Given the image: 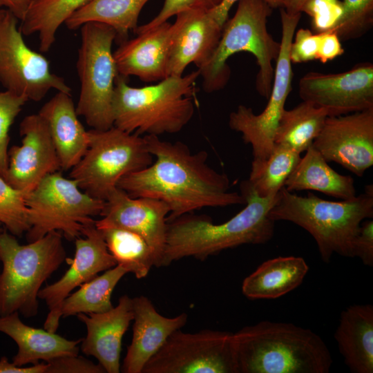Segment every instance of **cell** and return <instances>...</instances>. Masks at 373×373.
Segmentation results:
<instances>
[{"label":"cell","mask_w":373,"mask_h":373,"mask_svg":"<svg viewBox=\"0 0 373 373\" xmlns=\"http://www.w3.org/2000/svg\"><path fill=\"white\" fill-rule=\"evenodd\" d=\"M144 138L155 162L123 177L117 187L133 198L164 202L170 211L167 222L204 207L245 204L241 193L229 191L227 175L207 164L206 151L192 153L181 142L164 141L155 135Z\"/></svg>","instance_id":"6da1fadb"},{"label":"cell","mask_w":373,"mask_h":373,"mask_svg":"<svg viewBox=\"0 0 373 373\" xmlns=\"http://www.w3.org/2000/svg\"><path fill=\"white\" fill-rule=\"evenodd\" d=\"M240 191L246 200L245 207L223 223L213 224L209 217L191 213L168 221L161 267L185 257L203 260L242 245L269 242L274 236L275 222L268 213L278 193L260 197L248 180L241 182Z\"/></svg>","instance_id":"7a4b0ae2"},{"label":"cell","mask_w":373,"mask_h":373,"mask_svg":"<svg viewBox=\"0 0 373 373\" xmlns=\"http://www.w3.org/2000/svg\"><path fill=\"white\" fill-rule=\"evenodd\" d=\"M238 373H327L333 363L322 338L290 323L262 321L233 333Z\"/></svg>","instance_id":"3957f363"},{"label":"cell","mask_w":373,"mask_h":373,"mask_svg":"<svg viewBox=\"0 0 373 373\" xmlns=\"http://www.w3.org/2000/svg\"><path fill=\"white\" fill-rule=\"evenodd\" d=\"M200 70L169 76L157 84L130 86L117 75L112 102L113 126L138 135L180 132L191 121L198 104L195 85Z\"/></svg>","instance_id":"277c9868"},{"label":"cell","mask_w":373,"mask_h":373,"mask_svg":"<svg viewBox=\"0 0 373 373\" xmlns=\"http://www.w3.org/2000/svg\"><path fill=\"white\" fill-rule=\"evenodd\" d=\"M268 216L274 222L289 221L305 229L326 263L334 254L353 258V243L360 225L373 217V186L367 185L359 195L337 202L312 193L298 195L283 186Z\"/></svg>","instance_id":"5b68a950"},{"label":"cell","mask_w":373,"mask_h":373,"mask_svg":"<svg viewBox=\"0 0 373 373\" xmlns=\"http://www.w3.org/2000/svg\"><path fill=\"white\" fill-rule=\"evenodd\" d=\"M272 8L263 0H239L233 17L223 26L219 43L209 61L200 70L202 87L207 93L220 90L227 85L231 75L228 59L240 52L252 54L258 72L256 87L268 99L273 84L274 67L280 44L267 30V19Z\"/></svg>","instance_id":"8992f818"},{"label":"cell","mask_w":373,"mask_h":373,"mask_svg":"<svg viewBox=\"0 0 373 373\" xmlns=\"http://www.w3.org/2000/svg\"><path fill=\"white\" fill-rule=\"evenodd\" d=\"M63 235L54 231L26 245L3 230L0 232V316L18 312L37 315L38 294L43 283L66 260Z\"/></svg>","instance_id":"52a82bcc"},{"label":"cell","mask_w":373,"mask_h":373,"mask_svg":"<svg viewBox=\"0 0 373 373\" xmlns=\"http://www.w3.org/2000/svg\"><path fill=\"white\" fill-rule=\"evenodd\" d=\"M88 133V149L69 175L95 198L105 201L123 177L153 162L144 137L114 126L103 131L91 128Z\"/></svg>","instance_id":"ba28073f"},{"label":"cell","mask_w":373,"mask_h":373,"mask_svg":"<svg viewBox=\"0 0 373 373\" xmlns=\"http://www.w3.org/2000/svg\"><path fill=\"white\" fill-rule=\"evenodd\" d=\"M30 229L26 233L28 242L57 231L68 240L82 236L88 226L101 216L105 201L83 191L77 182L64 178L60 171L46 176L26 195Z\"/></svg>","instance_id":"9c48e42d"},{"label":"cell","mask_w":373,"mask_h":373,"mask_svg":"<svg viewBox=\"0 0 373 373\" xmlns=\"http://www.w3.org/2000/svg\"><path fill=\"white\" fill-rule=\"evenodd\" d=\"M79 29L77 70L80 91L76 111L93 129L107 130L113 126L112 102L117 71L112 46L116 32L99 22H87Z\"/></svg>","instance_id":"30bf717a"},{"label":"cell","mask_w":373,"mask_h":373,"mask_svg":"<svg viewBox=\"0 0 373 373\" xmlns=\"http://www.w3.org/2000/svg\"><path fill=\"white\" fill-rule=\"evenodd\" d=\"M280 48L267 104L260 114H255L251 108L240 105L229 117L230 128L240 133L244 142L251 146L253 160H265L270 155L275 144L276 130L291 90L294 73L289 48L301 13L290 15L283 8L280 9Z\"/></svg>","instance_id":"8fae6325"},{"label":"cell","mask_w":373,"mask_h":373,"mask_svg":"<svg viewBox=\"0 0 373 373\" xmlns=\"http://www.w3.org/2000/svg\"><path fill=\"white\" fill-rule=\"evenodd\" d=\"M19 21L8 10L0 16V84L28 101L39 102L52 89L71 94L64 79L51 71L48 59L27 46Z\"/></svg>","instance_id":"7c38bea8"},{"label":"cell","mask_w":373,"mask_h":373,"mask_svg":"<svg viewBox=\"0 0 373 373\" xmlns=\"http://www.w3.org/2000/svg\"><path fill=\"white\" fill-rule=\"evenodd\" d=\"M142 373H238L233 333L175 331Z\"/></svg>","instance_id":"4fadbf2b"},{"label":"cell","mask_w":373,"mask_h":373,"mask_svg":"<svg viewBox=\"0 0 373 373\" xmlns=\"http://www.w3.org/2000/svg\"><path fill=\"white\" fill-rule=\"evenodd\" d=\"M303 101L339 116L373 108V64H358L339 73L309 72L298 82Z\"/></svg>","instance_id":"5bb4252c"},{"label":"cell","mask_w":373,"mask_h":373,"mask_svg":"<svg viewBox=\"0 0 373 373\" xmlns=\"http://www.w3.org/2000/svg\"><path fill=\"white\" fill-rule=\"evenodd\" d=\"M312 146L327 162L363 176L373 165V108L328 116Z\"/></svg>","instance_id":"9a60e30c"},{"label":"cell","mask_w":373,"mask_h":373,"mask_svg":"<svg viewBox=\"0 0 373 373\" xmlns=\"http://www.w3.org/2000/svg\"><path fill=\"white\" fill-rule=\"evenodd\" d=\"M75 245L74 257L66 258L70 267L59 280L41 289L38 294L49 309L44 328L51 332H57L61 317L62 303L73 290L99 272L117 265L95 222L84 229L82 236L75 240Z\"/></svg>","instance_id":"2e32d148"},{"label":"cell","mask_w":373,"mask_h":373,"mask_svg":"<svg viewBox=\"0 0 373 373\" xmlns=\"http://www.w3.org/2000/svg\"><path fill=\"white\" fill-rule=\"evenodd\" d=\"M21 145L8 149L3 179L27 194L48 175L61 170L48 127L39 114L26 116L20 123Z\"/></svg>","instance_id":"e0dca14e"},{"label":"cell","mask_w":373,"mask_h":373,"mask_svg":"<svg viewBox=\"0 0 373 373\" xmlns=\"http://www.w3.org/2000/svg\"><path fill=\"white\" fill-rule=\"evenodd\" d=\"M169 212L167 204L161 200L133 198L117 187L105 200L101 220L142 236L151 247L155 266L158 267L165 247Z\"/></svg>","instance_id":"ac0fdd59"},{"label":"cell","mask_w":373,"mask_h":373,"mask_svg":"<svg viewBox=\"0 0 373 373\" xmlns=\"http://www.w3.org/2000/svg\"><path fill=\"white\" fill-rule=\"evenodd\" d=\"M175 16L171 24L169 76L183 75L190 64L202 68L212 57L223 28L212 10H189Z\"/></svg>","instance_id":"d6986e66"},{"label":"cell","mask_w":373,"mask_h":373,"mask_svg":"<svg viewBox=\"0 0 373 373\" xmlns=\"http://www.w3.org/2000/svg\"><path fill=\"white\" fill-rule=\"evenodd\" d=\"M77 316L87 331L81 342L82 352L97 358L106 372L119 373L122 338L133 319L132 298L125 294L108 311Z\"/></svg>","instance_id":"ffe728a7"},{"label":"cell","mask_w":373,"mask_h":373,"mask_svg":"<svg viewBox=\"0 0 373 373\" xmlns=\"http://www.w3.org/2000/svg\"><path fill=\"white\" fill-rule=\"evenodd\" d=\"M171 24L168 21L119 44L113 52L117 75L142 81H161L168 75Z\"/></svg>","instance_id":"44dd1931"},{"label":"cell","mask_w":373,"mask_h":373,"mask_svg":"<svg viewBox=\"0 0 373 373\" xmlns=\"http://www.w3.org/2000/svg\"><path fill=\"white\" fill-rule=\"evenodd\" d=\"M132 300L133 338L122 370L124 373H142L146 363L170 335L186 323L188 316L182 313L173 318L164 317L146 296H140Z\"/></svg>","instance_id":"7402d4cb"},{"label":"cell","mask_w":373,"mask_h":373,"mask_svg":"<svg viewBox=\"0 0 373 373\" xmlns=\"http://www.w3.org/2000/svg\"><path fill=\"white\" fill-rule=\"evenodd\" d=\"M38 113L48 125L61 170H70L82 158L89 143L88 131L78 119L71 94L57 92Z\"/></svg>","instance_id":"603a6c76"},{"label":"cell","mask_w":373,"mask_h":373,"mask_svg":"<svg viewBox=\"0 0 373 373\" xmlns=\"http://www.w3.org/2000/svg\"><path fill=\"white\" fill-rule=\"evenodd\" d=\"M0 332L10 337L17 345L12 363L17 366L48 362L63 356L78 355L82 338L70 341L45 329L24 324L18 312L0 316Z\"/></svg>","instance_id":"cb8c5ba5"},{"label":"cell","mask_w":373,"mask_h":373,"mask_svg":"<svg viewBox=\"0 0 373 373\" xmlns=\"http://www.w3.org/2000/svg\"><path fill=\"white\" fill-rule=\"evenodd\" d=\"M334 338L352 372H373L372 305H352L342 311Z\"/></svg>","instance_id":"d4e9b609"},{"label":"cell","mask_w":373,"mask_h":373,"mask_svg":"<svg viewBox=\"0 0 373 373\" xmlns=\"http://www.w3.org/2000/svg\"><path fill=\"white\" fill-rule=\"evenodd\" d=\"M308 271V265L302 257L269 259L244 279L242 292L251 300L278 298L297 288Z\"/></svg>","instance_id":"484cf974"},{"label":"cell","mask_w":373,"mask_h":373,"mask_svg":"<svg viewBox=\"0 0 373 373\" xmlns=\"http://www.w3.org/2000/svg\"><path fill=\"white\" fill-rule=\"evenodd\" d=\"M284 187L291 192L316 191L342 200H350L356 195L354 179L332 169L312 145L286 180Z\"/></svg>","instance_id":"4316f807"},{"label":"cell","mask_w":373,"mask_h":373,"mask_svg":"<svg viewBox=\"0 0 373 373\" xmlns=\"http://www.w3.org/2000/svg\"><path fill=\"white\" fill-rule=\"evenodd\" d=\"M149 0H89L65 22L75 30L87 22H99L112 27L119 44L128 39L129 31L138 26L141 10Z\"/></svg>","instance_id":"83f0119b"},{"label":"cell","mask_w":373,"mask_h":373,"mask_svg":"<svg viewBox=\"0 0 373 373\" xmlns=\"http://www.w3.org/2000/svg\"><path fill=\"white\" fill-rule=\"evenodd\" d=\"M95 227L102 233L109 253L117 265L141 279L155 266L153 250L146 240L131 230L108 224L101 219Z\"/></svg>","instance_id":"f1b7e54d"},{"label":"cell","mask_w":373,"mask_h":373,"mask_svg":"<svg viewBox=\"0 0 373 373\" xmlns=\"http://www.w3.org/2000/svg\"><path fill=\"white\" fill-rule=\"evenodd\" d=\"M328 117L327 111L303 101L291 110L285 109L274 135V144L298 153L306 151L321 131Z\"/></svg>","instance_id":"f546056e"},{"label":"cell","mask_w":373,"mask_h":373,"mask_svg":"<svg viewBox=\"0 0 373 373\" xmlns=\"http://www.w3.org/2000/svg\"><path fill=\"white\" fill-rule=\"evenodd\" d=\"M89 0H32L21 21L22 34L37 33L39 50L48 52L55 41L59 28Z\"/></svg>","instance_id":"4dcf8cb0"},{"label":"cell","mask_w":373,"mask_h":373,"mask_svg":"<svg viewBox=\"0 0 373 373\" xmlns=\"http://www.w3.org/2000/svg\"><path fill=\"white\" fill-rule=\"evenodd\" d=\"M122 266L117 265L79 286L63 301L61 317L81 313H102L113 307L111 295L117 284L127 274Z\"/></svg>","instance_id":"1f68e13d"},{"label":"cell","mask_w":373,"mask_h":373,"mask_svg":"<svg viewBox=\"0 0 373 373\" xmlns=\"http://www.w3.org/2000/svg\"><path fill=\"white\" fill-rule=\"evenodd\" d=\"M300 154L288 146L275 144L269 157L253 160L247 180L262 198L276 195L300 160Z\"/></svg>","instance_id":"d6a6232c"},{"label":"cell","mask_w":373,"mask_h":373,"mask_svg":"<svg viewBox=\"0 0 373 373\" xmlns=\"http://www.w3.org/2000/svg\"><path fill=\"white\" fill-rule=\"evenodd\" d=\"M26 195L0 176V224L15 236L30 229Z\"/></svg>","instance_id":"836d02e7"},{"label":"cell","mask_w":373,"mask_h":373,"mask_svg":"<svg viewBox=\"0 0 373 373\" xmlns=\"http://www.w3.org/2000/svg\"><path fill=\"white\" fill-rule=\"evenodd\" d=\"M341 15L329 30L340 40L356 39L366 33L373 25V0H343Z\"/></svg>","instance_id":"e575fe53"},{"label":"cell","mask_w":373,"mask_h":373,"mask_svg":"<svg viewBox=\"0 0 373 373\" xmlns=\"http://www.w3.org/2000/svg\"><path fill=\"white\" fill-rule=\"evenodd\" d=\"M28 101L25 96L10 90L0 92V176L3 178L8 169L10 128Z\"/></svg>","instance_id":"d590c367"},{"label":"cell","mask_w":373,"mask_h":373,"mask_svg":"<svg viewBox=\"0 0 373 373\" xmlns=\"http://www.w3.org/2000/svg\"><path fill=\"white\" fill-rule=\"evenodd\" d=\"M342 11L340 0H307L302 9L312 17V27L316 34L331 30Z\"/></svg>","instance_id":"8d00e7d4"},{"label":"cell","mask_w":373,"mask_h":373,"mask_svg":"<svg viewBox=\"0 0 373 373\" xmlns=\"http://www.w3.org/2000/svg\"><path fill=\"white\" fill-rule=\"evenodd\" d=\"M222 0H164L162 9L149 22L137 26L135 34L156 27L178 13L189 10H211L218 6Z\"/></svg>","instance_id":"74e56055"},{"label":"cell","mask_w":373,"mask_h":373,"mask_svg":"<svg viewBox=\"0 0 373 373\" xmlns=\"http://www.w3.org/2000/svg\"><path fill=\"white\" fill-rule=\"evenodd\" d=\"M318 35L305 28L298 29L289 48L291 64H301L317 59Z\"/></svg>","instance_id":"f35d334b"},{"label":"cell","mask_w":373,"mask_h":373,"mask_svg":"<svg viewBox=\"0 0 373 373\" xmlns=\"http://www.w3.org/2000/svg\"><path fill=\"white\" fill-rule=\"evenodd\" d=\"M47 363L46 373H104V369L78 355L63 356Z\"/></svg>","instance_id":"ab89813d"},{"label":"cell","mask_w":373,"mask_h":373,"mask_svg":"<svg viewBox=\"0 0 373 373\" xmlns=\"http://www.w3.org/2000/svg\"><path fill=\"white\" fill-rule=\"evenodd\" d=\"M353 257L359 258L367 266L373 265V220L366 219L360 225L353 243Z\"/></svg>","instance_id":"60d3db41"},{"label":"cell","mask_w":373,"mask_h":373,"mask_svg":"<svg viewBox=\"0 0 373 373\" xmlns=\"http://www.w3.org/2000/svg\"><path fill=\"white\" fill-rule=\"evenodd\" d=\"M318 35L317 59L325 64L344 53L341 40L332 31H327Z\"/></svg>","instance_id":"b9f144b4"},{"label":"cell","mask_w":373,"mask_h":373,"mask_svg":"<svg viewBox=\"0 0 373 373\" xmlns=\"http://www.w3.org/2000/svg\"><path fill=\"white\" fill-rule=\"evenodd\" d=\"M239 0H222L220 4L212 9L213 14L218 22L223 26L228 19L229 12L232 6ZM272 8H283L285 0H263Z\"/></svg>","instance_id":"7bdbcfd3"},{"label":"cell","mask_w":373,"mask_h":373,"mask_svg":"<svg viewBox=\"0 0 373 373\" xmlns=\"http://www.w3.org/2000/svg\"><path fill=\"white\" fill-rule=\"evenodd\" d=\"M47 363H39L29 367L17 366L3 356L0 358V373H46Z\"/></svg>","instance_id":"ee69618b"},{"label":"cell","mask_w":373,"mask_h":373,"mask_svg":"<svg viewBox=\"0 0 373 373\" xmlns=\"http://www.w3.org/2000/svg\"><path fill=\"white\" fill-rule=\"evenodd\" d=\"M31 1V0H0V9L10 11L21 21Z\"/></svg>","instance_id":"f6af8a7d"},{"label":"cell","mask_w":373,"mask_h":373,"mask_svg":"<svg viewBox=\"0 0 373 373\" xmlns=\"http://www.w3.org/2000/svg\"><path fill=\"white\" fill-rule=\"evenodd\" d=\"M307 0H285L283 8L290 15L302 12V9Z\"/></svg>","instance_id":"bcb514c9"},{"label":"cell","mask_w":373,"mask_h":373,"mask_svg":"<svg viewBox=\"0 0 373 373\" xmlns=\"http://www.w3.org/2000/svg\"><path fill=\"white\" fill-rule=\"evenodd\" d=\"M6 9H0V16L4 12Z\"/></svg>","instance_id":"7dc6e473"},{"label":"cell","mask_w":373,"mask_h":373,"mask_svg":"<svg viewBox=\"0 0 373 373\" xmlns=\"http://www.w3.org/2000/svg\"><path fill=\"white\" fill-rule=\"evenodd\" d=\"M3 229L2 228V225L0 224V232L2 231Z\"/></svg>","instance_id":"c3c4849f"},{"label":"cell","mask_w":373,"mask_h":373,"mask_svg":"<svg viewBox=\"0 0 373 373\" xmlns=\"http://www.w3.org/2000/svg\"><path fill=\"white\" fill-rule=\"evenodd\" d=\"M31 1H32V0H31Z\"/></svg>","instance_id":"681fc988"}]
</instances>
